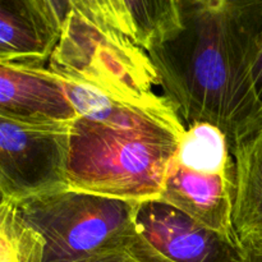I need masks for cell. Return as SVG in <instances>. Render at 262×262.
Listing matches in <instances>:
<instances>
[{
	"label": "cell",
	"instance_id": "cell-1",
	"mask_svg": "<svg viewBox=\"0 0 262 262\" xmlns=\"http://www.w3.org/2000/svg\"><path fill=\"white\" fill-rule=\"evenodd\" d=\"M181 32L147 53L187 124L215 125L233 150L262 124L248 35L228 0H181Z\"/></svg>",
	"mask_w": 262,
	"mask_h": 262
},
{
	"label": "cell",
	"instance_id": "cell-2",
	"mask_svg": "<svg viewBox=\"0 0 262 262\" xmlns=\"http://www.w3.org/2000/svg\"><path fill=\"white\" fill-rule=\"evenodd\" d=\"M46 71L63 86L77 113L112 123L130 112H178L156 94L160 77L145 49L106 31L77 10L69 14Z\"/></svg>",
	"mask_w": 262,
	"mask_h": 262
},
{
	"label": "cell",
	"instance_id": "cell-3",
	"mask_svg": "<svg viewBox=\"0 0 262 262\" xmlns=\"http://www.w3.org/2000/svg\"><path fill=\"white\" fill-rule=\"evenodd\" d=\"M184 133L161 124L114 125L79 115L71 124L67 188L110 199H160Z\"/></svg>",
	"mask_w": 262,
	"mask_h": 262
},
{
	"label": "cell",
	"instance_id": "cell-4",
	"mask_svg": "<svg viewBox=\"0 0 262 262\" xmlns=\"http://www.w3.org/2000/svg\"><path fill=\"white\" fill-rule=\"evenodd\" d=\"M13 204L45 239V262H82L137 230L141 202L64 188Z\"/></svg>",
	"mask_w": 262,
	"mask_h": 262
},
{
	"label": "cell",
	"instance_id": "cell-5",
	"mask_svg": "<svg viewBox=\"0 0 262 262\" xmlns=\"http://www.w3.org/2000/svg\"><path fill=\"white\" fill-rule=\"evenodd\" d=\"M160 201L233 241L235 163L229 140L207 123L186 128L169 165Z\"/></svg>",
	"mask_w": 262,
	"mask_h": 262
},
{
	"label": "cell",
	"instance_id": "cell-6",
	"mask_svg": "<svg viewBox=\"0 0 262 262\" xmlns=\"http://www.w3.org/2000/svg\"><path fill=\"white\" fill-rule=\"evenodd\" d=\"M72 122L0 114L2 200L67 188Z\"/></svg>",
	"mask_w": 262,
	"mask_h": 262
},
{
	"label": "cell",
	"instance_id": "cell-7",
	"mask_svg": "<svg viewBox=\"0 0 262 262\" xmlns=\"http://www.w3.org/2000/svg\"><path fill=\"white\" fill-rule=\"evenodd\" d=\"M136 228L171 262H245L239 241L209 229L160 200L141 202Z\"/></svg>",
	"mask_w": 262,
	"mask_h": 262
},
{
	"label": "cell",
	"instance_id": "cell-8",
	"mask_svg": "<svg viewBox=\"0 0 262 262\" xmlns=\"http://www.w3.org/2000/svg\"><path fill=\"white\" fill-rule=\"evenodd\" d=\"M0 114L73 122L79 117L63 86L45 68L0 64Z\"/></svg>",
	"mask_w": 262,
	"mask_h": 262
},
{
	"label": "cell",
	"instance_id": "cell-9",
	"mask_svg": "<svg viewBox=\"0 0 262 262\" xmlns=\"http://www.w3.org/2000/svg\"><path fill=\"white\" fill-rule=\"evenodd\" d=\"M59 36L20 0H0V64L45 68Z\"/></svg>",
	"mask_w": 262,
	"mask_h": 262
},
{
	"label": "cell",
	"instance_id": "cell-10",
	"mask_svg": "<svg viewBox=\"0 0 262 262\" xmlns=\"http://www.w3.org/2000/svg\"><path fill=\"white\" fill-rule=\"evenodd\" d=\"M235 163L234 227L238 237L262 233V124L232 150Z\"/></svg>",
	"mask_w": 262,
	"mask_h": 262
},
{
	"label": "cell",
	"instance_id": "cell-11",
	"mask_svg": "<svg viewBox=\"0 0 262 262\" xmlns=\"http://www.w3.org/2000/svg\"><path fill=\"white\" fill-rule=\"evenodd\" d=\"M132 40L150 51L176 37L183 28L181 0H122Z\"/></svg>",
	"mask_w": 262,
	"mask_h": 262
},
{
	"label": "cell",
	"instance_id": "cell-12",
	"mask_svg": "<svg viewBox=\"0 0 262 262\" xmlns=\"http://www.w3.org/2000/svg\"><path fill=\"white\" fill-rule=\"evenodd\" d=\"M42 235L18 215L14 204H0V262H45Z\"/></svg>",
	"mask_w": 262,
	"mask_h": 262
},
{
	"label": "cell",
	"instance_id": "cell-13",
	"mask_svg": "<svg viewBox=\"0 0 262 262\" xmlns=\"http://www.w3.org/2000/svg\"><path fill=\"white\" fill-rule=\"evenodd\" d=\"M77 12L99 27L132 38V28L122 0H74Z\"/></svg>",
	"mask_w": 262,
	"mask_h": 262
},
{
	"label": "cell",
	"instance_id": "cell-14",
	"mask_svg": "<svg viewBox=\"0 0 262 262\" xmlns=\"http://www.w3.org/2000/svg\"><path fill=\"white\" fill-rule=\"evenodd\" d=\"M82 262H171L154 247L136 230L106 250L96 253Z\"/></svg>",
	"mask_w": 262,
	"mask_h": 262
},
{
	"label": "cell",
	"instance_id": "cell-15",
	"mask_svg": "<svg viewBox=\"0 0 262 262\" xmlns=\"http://www.w3.org/2000/svg\"><path fill=\"white\" fill-rule=\"evenodd\" d=\"M31 12L60 37L69 14L76 9L74 0H20Z\"/></svg>",
	"mask_w": 262,
	"mask_h": 262
},
{
	"label": "cell",
	"instance_id": "cell-16",
	"mask_svg": "<svg viewBox=\"0 0 262 262\" xmlns=\"http://www.w3.org/2000/svg\"><path fill=\"white\" fill-rule=\"evenodd\" d=\"M248 35L251 78L256 96L262 106V13L243 25Z\"/></svg>",
	"mask_w": 262,
	"mask_h": 262
},
{
	"label": "cell",
	"instance_id": "cell-17",
	"mask_svg": "<svg viewBox=\"0 0 262 262\" xmlns=\"http://www.w3.org/2000/svg\"><path fill=\"white\" fill-rule=\"evenodd\" d=\"M238 238L245 262H262V233L242 235Z\"/></svg>",
	"mask_w": 262,
	"mask_h": 262
}]
</instances>
